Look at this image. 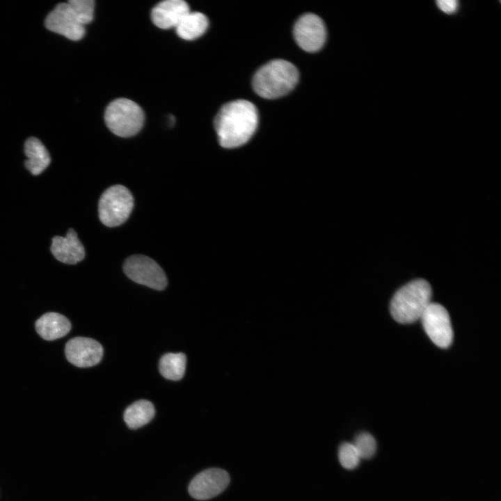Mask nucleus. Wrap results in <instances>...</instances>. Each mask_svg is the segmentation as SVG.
Returning <instances> with one entry per match:
<instances>
[{"label":"nucleus","instance_id":"nucleus-1","mask_svg":"<svg viewBox=\"0 0 501 501\" xmlns=\"http://www.w3.org/2000/svg\"><path fill=\"white\" fill-rule=\"evenodd\" d=\"M258 123L255 106L245 100L224 104L214 119V128L220 145L233 148L245 144L255 133Z\"/></svg>","mask_w":501,"mask_h":501},{"label":"nucleus","instance_id":"nucleus-2","mask_svg":"<svg viewBox=\"0 0 501 501\" xmlns=\"http://www.w3.org/2000/svg\"><path fill=\"white\" fill-rule=\"evenodd\" d=\"M296 67L283 60L271 61L255 73L252 85L254 91L266 99H275L289 93L299 81Z\"/></svg>","mask_w":501,"mask_h":501},{"label":"nucleus","instance_id":"nucleus-3","mask_svg":"<svg viewBox=\"0 0 501 501\" xmlns=\"http://www.w3.org/2000/svg\"><path fill=\"white\" fill-rule=\"evenodd\" d=\"M432 290L424 279L409 282L394 294L390 305L393 319L401 324H411L420 319L431 303Z\"/></svg>","mask_w":501,"mask_h":501},{"label":"nucleus","instance_id":"nucleus-4","mask_svg":"<svg viewBox=\"0 0 501 501\" xmlns=\"http://www.w3.org/2000/svg\"><path fill=\"white\" fill-rule=\"evenodd\" d=\"M104 120L107 127L120 137L136 134L144 122V113L141 106L131 100L118 98L106 107Z\"/></svg>","mask_w":501,"mask_h":501},{"label":"nucleus","instance_id":"nucleus-5","mask_svg":"<svg viewBox=\"0 0 501 501\" xmlns=\"http://www.w3.org/2000/svg\"><path fill=\"white\" fill-rule=\"evenodd\" d=\"M134 206L131 192L122 185H113L102 194L98 212L100 221L108 227L118 226L129 217Z\"/></svg>","mask_w":501,"mask_h":501},{"label":"nucleus","instance_id":"nucleus-6","mask_svg":"<svg viewBox=\"0 0 501 501\" xmlns=\"http://www.w3.org/2000/svg\"><path fill=\"white\" fill-rule=\"evenodd\" d=\"M126 276L132 280L157 290L167 285L166 276L161 267L152 259L142 255L128 257L123 265Z\"/></svg>","mask_w":501,"mask_h":501},{"label":"nucleus","instance_id":"nucleus-7","mask_svg":"<svg viewBox=\"0 0 501 501\" xmlns=\"http://www.w3.org/2000/svg\"><path fill=\"white\" fill-rule=\"evenodd\" d=\"M420 319L426 333L436 346L445 349L451 345L453 340L451 321L442 305L431 302Z\"/></svg>","mask_w":501,"mask_h":501},{"label":"nucleus","instance_id":"nucleus-8","mask_svg":"<svg viewBox=\"0 0 501 501\" xmlns=\"http://www.w3.org/2000/svg\"><path fill=\"white\" fill-rule=\"evenodd\" d=\"M298 45L308 52L319 51L326 38L323 20L313 13H305L296 22L293 31Z\"/></svg>","mask_w":501,"mask_h":501},{"label":"nucleus","instance_id":"nucleus-9","mask_svg":"<svg viewBox=\"0 0 501 501\" xmlns=\"http://www.w3.org/2000/svg\"><path fill=\"white\" fill-rule=\"evenodd\" d=\"M229 483L230 476L225 470L212 468L195 476L189 483L188 491L196 500H208L222 493Z\"/></svg>","mask_w":501,"mask_h":501},{"label":"nucleus","instance_id":"nucleus-10","mask_svg":"<svg viewBox=\"0 0 501 501\" xmlns=\"http://www.w3.org/2000/svg\"><path fill=\"white\" fill-rule=\"evenodd\" d=\"M46 28L65 38L78 41L85 35V26L81 24L67 2L60 3L50 11L45 20Z\"/></svg>","mask_w":501,"mask_h":501},{"label":"nucleus","instance_id":"nucleus-11","mask_svg":"<svg viewBox=\"0 0 501 501\" xmlns=\"http://www.w3.org/2000/svg\"><path fill=\"white\" fill-rule=\"evenodd\" d=\"M68 361L79 367H89L99 363L103 356V348L96 340L84 337L70 340L65 348Z\"/></svg>","mask_w":501,"mask_h":501},{"label":"nucleus","instance_id":"nucleus-12","mask_svg":"<svg viewBox=\"0 0 501 501\" xmlns=\"http://www.w3.org/2000/svg\"><path fill=\"white\" fill-rule=\"evenodd\" d=\"M50 250L57 260L67 264H75L85 257L84 246L72 228L65 237H54Z\"/></svg>","mask_w":501,"mask_h":501},{"label":"nucleus","instance_id":"nucleus-13","mask_svg":"<svg viewBox=\"0 0 501 501\" xmlns=\"http://www.w3.org/2000/svg\"><path fill=\"white\" fill-rule=\"evenodd\" d=\"M189 12V6L184 1L166 0L153 8L151 19L157 27L169 29L175 28Z\"/></svg>","mask_w":501,"mask_h":501},{"label":"nucleus","instance_id":"nucleus-14","mask_svg":"<svg viewBox=\"0 0 501 501\" xmlns=\"http://www.w3.org/2000/svg\"><path fill=\"white\" fill-rule=\"evenodd\" d=\"M37 333L45 340H54L65 336L71 329L70 321L56 312H47L35 324Z\"/></svg>","mask_w":501,"mask_h":501},{"label":"nucleus","instance_id":"nucleus-15","mask_svg":"<svg viewBox=\"0 0 501 501\" xmlns=\"http://www.w3.org/2000/svg\"><path fill=\"white\" fill-rule=\"evenodd\" d=\"M24 153L27 157L24 166L33 175L40 174L50 164L51 158L48 150L35 137H30L26 141Z\"/></svg>","mask_w":501,"mask_h":501},{"label":"nucleus","instance_id":"nucleus-16","mask_svg":"<svg viewBox=\"0 0 501 501\" xmlns=\"http://www.w3.org/2000/svg\"><path fill=\"white\" fill-rule=\"evenodd\" d=\"M207 17L199 12H189L175 27L177 35L186 40H192L201 36L207 30Z\"/></svg>","mask_w":501,"mask_h":501},{"label":"nucleus","instance_id":"nucleus-17","mask_svg":"<svg viewBox=\"0 0 501 501\" xmlns=\"http://www.w3.org/2000/svg\"><path fill=\"white\" fill-rule=\"evenodd\" d=\"M155 410L154 405L148 400L136 401L129 405L124 413V420L132 429L140 428L154 418Z\"/></svg>","mask_w":501,"mask_h":501},{"label":"nucleus","instance_id":"nucleus-18","mask_svg":"<svg viewBox=\"0 0 501 501\" xmlns=\"http://www.w3.org/2000/svg\"><path fill=\"white\" fill-rule=\"evenodd\" d=\"M186 357L183 353H168L160 359L159 369L166 379L180 380L184 374Z\"/></svg>","mask_w":501,"mask_h":501},{"label":"nucleus","instance_id":"nucleus-19","mask_svg":"<svg viewBox=\"0 0 501 501\" xmlns=\"http://www.w3.org/2000/svg\"><path fill=\"white\" fill-rule=\"evenodd\" d=\"M67 3L81 24L85 26L93 21L95 8L93 0H69Z\"/></svg>","mask_w":501,"mask_h":501},{"label":"nucleus","instance_id":"nucleus-20","mask_svg":"<svg viewBox=\"0 0 501 501\" xmlns=\"http://www.w3.org/2000/svg\"><path fill=\"white\" fill-rule=\"evenodd\" d=\"M353 444L360 459H369L376 451V441L374 437L367 432L358 434Z\"/></svg>","mask_w":501,"mask_h":501},{"label":"nucleus","instance_id":"nucleus-21","mask_svg":"<svg viewBox=\"0 0 501 501\" xmlns=\"http://www.w3.org/2000/svg\"><path fill=\"white\" fill-rule=\"evenodd\" d=\"M338 458L340 464L346 469L351 470L358 466L360 458L353 443H343L339 448Z\"/></svg>","mask_w":501,"mask_h":501},{"label":"nucleus","instance_id":"nucleus-22","mask_svg":"<svg viewBox=\"0 0 501 501\" xmlns=\"http://www.w3.org/2000/svg\"><path fill=\"white\" fill-rule=\"evenodd\" d=\"M436 5L441 11L448 15L454 13L459 8V2L456 0H438Z\"/></svg>","mask_w":501,"mask_h":501}]
</instances>
